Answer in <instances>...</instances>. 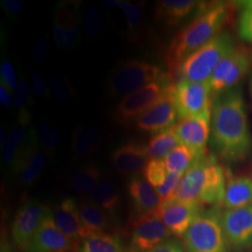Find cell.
Wrapping results in <instances>:
<instances>
[{"mask_svg":"<svg viewBox=\"0 0 252 252\" xmlns=\"http://www.w3.org/2000/svg\"><path fill=\"white\" fill-rule=\"evenodd\" d=\"M221 221L229 246L243 251L252 246V204L246 207L226 209Z\"/></svg>","mask_w":252,"mask_h":252,"instance_id":"14","label":"cell"},{"mask_svg":"<svg viewBox=\"0 0 252 252\" xmlns=\"http://www.w3.org/2000/svg\"><path fill=\"white\" fill-rule=\"evenodd\" d=\"M53 215L58 228L77 245L87 238L81 221L80 206L76 199L73 197L63 199L56 205Z\"/></svg>","mask_w":252,"mask_h":252,"instance_id":"19","label":"cell"},{"mask_svg":"<svg viewBox=\"0 0 252 252\" xmlns=\"http://www.w3.org/2000/svg\"><path fill=\"white\" fill-rule=\"evenodd\" d=\"M90 201L106 212L113 213L120 206L121 197L115 184L109 180H101L92 190Z\"/></svg>","mask_w":252,"mask_h":252,"instance_id":"29","label":"cell"},{"mask_svg":"<svg viewBox=\"0 0 252 252\" xmlns=\"http://www.w3.org/2000/svg\"><path fill=\"white\" fill-rule=\"evenodd\" d=\"M150 161L146 145L128 142L121 145L112 153L111 162L114 169L122 176L138 175Z\"/></svg>","mask_w":252,"mask_h":252,"instance_id":"20","label":"cell"},{"mask_svg":"<svg viewBox=\"0 0 252 252\" xmlns=\"http://www.w3.org/2000/svg\"><path fill=\"white\" fill-rule=\"evenodd\" d=\"M177 82L172 71L162 73L157 80L121 100L115 109V117L121 123L135 120L153 105L172 94Z\"/></svg>","mask_w":252,"mask_h":252,"instance_id":"6","label":"cell"},{"mask_svg":"<svg viewBox=\"0 0 252 252\" xmlns=\"http://www.w3.org/2000/svg\"><path fill=\"white\" fill-rule=\"evenodd\" d=\"M177 119L179 117L172 94L135 118L134 123L141 132L154 135L175 126Z\"/></svg>","mask_w":252,"mask_h":252,"instance_id":"17","label":"cell"},{"mask_svg":"<svg viewBox=\"0 0 252 252\" xmlns=\"http://www.w3.org/2000/svg\"><path fill=\"white\" fill-rule=\"evenodd\" d=\"M235 47L233 36L228 32L220 33L181 63L177 71L179 81L209 82L217 65Z\"/></svg>","mask_w":252,"mask_h":252,"instance_id":"4","label":"cell"},{"mask_svg":"<svg viewBox=\"0 0 252 252\" xmlns=\"http://www.w3.org/2000/svg\"><path fill=\"white\" fill-rule=\"evenodd\" d=\"M210 139L217 154L225 162H244L252 155V130L239 85L218 94L213 100Z\"/></svg>","mask_w":252,"mask_h":252,"instance_id":"1","label":"cell"},{"mask_svg":"<svg viewBox=\"0 0 252 252\" xmlns=\"http://www.w3.org/2000/svg\"><path fill=\"white\" fill-rule=\"evenodd\" d=\"M101 5L108 10L113 8H119L123 10L126 16V24L131 33H137L143 23L144 4L143 2H129L122 0H104Z\"/></svg>","mask_w":252,"mask_h":252,"instance_id":"30","label":"cell"},{"mask_svg":"<svg viewBox=\"0 0 252 252\" xmlns=\"http://www.w3.org/2000/svg\"><path fill=\"white\" fill-rule=\"evenodd\" d=\"M1 252H5V251L2 249V250H1Z\"/></svg>","mask_w":252,"mask_h":252,"instance_id":"49","label":"cell"},{"mask_svg":"<svg viewBox=\"0 0 252 252\" xmlns=\"http://www.w3.org/2000/svg\"><path fill=\"white\" fill-rule=\"evenodd\" d=\"M50 41L46 37L38 38L34 45L33 49V60L37 64H42L45 63L50 55Z\"/></svg>","mask_w":252,"mask_h":252,"instance_id":"42","label":"cell"},{"mask_svg":"<svg viewBox=\"0 0 252 252\" xmlns=\"http://www.w3.org/2000/svg\"><path fill=\"white\" fill-rule=\"evenodd\" d=\"M212 95L209 82L178 81L173 100L179 120L197 117L211 110Z\"/></svg>","mask_w":252,"mask_h":252,"instance_id":"8","label":"cell"},{"mask_svg":"<svg viewBox=\"0 0 252 252\" xmlns=\"http://www.w3.org/2000/svg\"><path fill=\"white\" fill-rule=\"evenodd\" d=\"M128 191L138 217L156 212L161 205V199L155 188L140 175L131 178Z\"/></svg>","mask_w":252,"mask_h":252,"instance_id":"21","label":"cell"},{"mask_svg":"<svg viewBox=\"0 0 252 252\" xmlns=\"http://www.w3.org/2000/svg\"><path fill=\"white\" fill-rule=\"evenodd\" d=\"M188 252H229L219 208L203 210L183 235Z\"/></svg>","mask_w":252,"mask_h":252,"instance_id":"5","label":"cell"},{"mask_svg":"<svg viewBox=\"0 0 252 252\" xmlns=\"http://www.w3.org/2000/svg\"><path fill=\"white\" fill-rule=\"evenodd\" d=\"M204 1L161 0L155 5V18L168 25L176 26L187 18L194 10L198 11Z\"/></svg>","mask_w":252,"mask_h":252,"instance_id":"22","label":"cell"},{"mask_svg":"<svg viewBox=\"0 0 252 252\" xmlns=\"http://www.w3.org/2000/svg\"><path fill=\"white\" fill-rule=\"evenodd\" d=\"M229 5L225 2L203 3L196 17L174 37L166 53V63L178 71L181 63L221 33L229 17Z\"/></svg>","mask_w":252,"mask_h":252,"instance_id":"2","label":"cell"},{"mask_svg":"<svg viewBox=\"0 0 252 252\" xmlns=\"http://www.w3.org/2000/svg\"><path fill=\"white\" fill-rule=\"evenodd\" d=\"M81 221L87 237L91 234L106 233L109 226L108 213L91 201H82L80 205Z\"/></svg>","mask_w":252,"mask_h":252,"instance_id":"25","label":"cell"},{"mask_svg":"<svg viewBox=\"0 0 252 252\" xmlns=\"http://www.w3.org/2000/svg\"><path fill=\"white\" fill-rule=\"evenodd\" d=\"M204 156H200L185 145L180 144L163 160L169 173L184 176V174Z\"/></svg>","mask_w":252,"mask_h":252,"instance_id":"28","label":"cell"},{"mask_svg":"<svg viewBox=\"0 0 252 252\" xmlns=\"http://www.w3.org/2000/svg\"><path fill=\"white\" fill-rule=\"evenodd\" d=\"M252 204V180L247 177L232 178L226 183L223 206L234 209Z\"/></svg>","mask_w":252,"mask_h":252,"instance_id":"24","label":"cell"},{"mask_svg":"<svg viewBox=\"0 0 252 252\" xmlns=\"http://www.w3.org/2000/svg\"><path fill=\"white\" fill-rule=\"evenodd\" d=\"M31 103V93L27 81L21 77L14 92L13 96V107L18 110V122L22 126L29 125L31 122V113L28 109V106Z\"/></svg>","mask_w":252,"mask_h":252,"instance_id":"34","label":"cell"},{"mask_svg":"<svg viewBox=\"0 0 252 252\" xmlns=\"http://www.w3.org/2000/svg\"><path fill=\"white\" fill-rule=\"evenodd\" d=\"M250 90H251V94H252V74L250 77Z\"/></svg>","mask_w":252,"mask_h":252,"instance_id":"47","label":"cell"},{"mask_svg":"<svg viewBox=\"0 0 252 252\" xmlns=\"http://www.w3.org/2000/svg\"><path fill=\"white\" fill-rule=\"evenodd\" d=\"M101 179V172L94 164L81 167L75 172L70 180L72 189L81 195L90 194Z\"/></svg>","mask_w":252,"mask_h":252,"instance_id":"32","label":"cell"},{"mask_svg":"<svg viewBox=\"0 0 252 252\" xmlns=\"http://www.w3.org/2000/svg\"><path fill=\"white\" fill-rule=\"evenodd\" d=\"M148 252H186L183 246L175 239H168Z\"/></svg>","mask_w":252,"mask_h":252,"instance_id":"43","label":"cell"},{"mask_svg":"<svg viewBox=\"0 0 252 252\" xmlns=\"http://www.w3.org/2000/svg\"><path fill=\"white\" fill-rule=\"evenodd\" d=\"M0 141H1V144H3V140L5 141V128L3 126H1V131H0Z\"/></svg>","mask_w":252,"mask_h":252,"instance_id":"46","label":"cell"},{"mask_svg":"<svg viewBox=\"0 0 252 252\" xmlns=\"http://www.w3.org/2000/svg\"><path fill=\"white\" fill-rule=\"evenodd\" d=\"M80 252H125L121 239L108 233L89 235L80 246Z\"/></svg>","mask_w":252,"mask_h":252,"instance_id":"31","label":"cell"},{"mask_svg":"<svg viewBox=\"0 0 252 252\" xmlns=\"http://www.w3.org/2000/svg\"><path fill=\"white\" fill-rule=\"evenodd\" d=\"M134 252V251H130V252Z\"/></svg>","mask_w":252,"mask_h":252,"instance_id":"50","label":"cell"},{"mask_svg":"<svg viewBox=\"0 0 252 252\" xmlns=\"http://www.w3.org/2000/svg\"><path fill=\"white\" fill-rule=\"evenodd\" d=\"M226 183L222 166L206 154L184 174L173 198L218 207L223 204Z\"/></svg>","mask_w":252,"mask_h":252,"instance_id":"3","label":"cell"},{"mask_svg":"<svg viewBox=\"0 0 252 252\" xmlns=\"http://www.w3.org/2000/svg\"><path fill=\"white\" fill-rule=\"evenodd\" d=\"M251 60H252V54H251Z\"/></svg>","mask_w":252,"mask_h":252,"instance_id":"48","label":"cell"},{"mask_svg":"<svg viewBox=\"0 0 252 252\" xmlns=\"http://www.w3.org/2000/svg\"><path fill=\"white\" fill-rule=\"evenodd\" d=\"M50 88L54 97L60 102H68L77 94L70 81L63 76L54 74L50 78Z\"/></svg>","mask_w":252,"mask_h":252,"instance_id":"36","label":"cell"},{"mask_svg":"<svg viewBox=\"0 0 252 252\" xmlns=\"http://www.w3.org/2000/svg\"><path fill=\"white\" fill-rule=\"evenodd\" d=\"M24 0H4L2 1V7L7 14L10 16H17L24 9Z\"/></svg>","mask_w":252,"mask_h":252,"instance_id":"44","label":"cell"},{"mask_svg":"<svg viewBox=\"0 0 252 252\" xmlns=\"http://www.w3.org/2000/svg\"><path fill=\"white\" fill-rule=\"evenodd\" d=\"M81 28L89 37L100 36L104 30V18L101 9L95 5H89L84 10Z\"/></svg>","mask_w":252,"mask_h":252,"instance_id":"35","label":"cell"},{"mask_svg":"<svg viewBox=\"0 0 252 252\" xmlns=\"http://www.w3.org/2000/svg\"><path fill=\"white\" fill-rule=\"evenodd\" d=\"M36 137L40 149L46 156L53 157L60 146V134L54 124L49 121H40L36 128Z\"/></svg>","mask_w":252,"mask_h":252,"instance_id":"33","label":"cell"},{"mask_svg":"<svg viewBox=\"0 0 252 252\" xmlns=\"http://www.w3.org/2000/svg\"><path fill=\"white\" fill-rule=\"evenodd\" d=\"M180 144L185 145L200 156L207 154V143L211 133V110L197 117L180 120L175 125Z\"/></svg>","mask_w":252,"mask_h":252,"instance_id":"16","label":"cell"},{"mask_svg":"<svg viewBox=\"0 0 252 252\" xmlns=\"http://www.w3.org/2000/svg\"></svg>","mask_w":252,"mask_h":252,"instance_id":"51","label":"cell"},{"mask_svg":"<svg viewBox=\"0 0 252 252\" xmlns=\"http://www.w3.org/2000/svg\"><path fill=\"white\" fill-rule=\"evenodd\" d=\"M0 103L4 108H9L13 104L10 91L2 84H0Z\"/></svg>","mask_w":252,"mask_h":252,"instance_id":"45","label":"cell"},{"mask_svg":"<svg viewBox=\"0 0 252 252\" xmlns=\"http://www.w3.org/2000/svg\"><path fill=\"white\" fill-rule=\"evenodd\" d=\"M102 139V134L97 126L81 125L76 127L71 140L73 155L78 159L89 158L99 151Z\"/></svg>","mask_w":252,"mask_h":252,"instance_id":"23","label":"cell"},{"mask_svg":"<svg viewBox=\"0 0 252 252\" xmlns=\"http://www.w3.org/2000/svg\"><path fill=\"white\" fill-rule=\"evenodd\" d=\"M171 233L157 212L138 217L132 234L131 246L135 252H148L169 239Z\"/></svg>","mask_w":252,"mask_h":252,"instance_id":"15","label":"cell"},{"mask_svg":"<svg viewBox=\"0 0 252 252\" xmlns=\"http://www.w3.org/2000/svg\"><path fill=\"white\" fill-rule=\"evenodd\" d=\"M31 82H32V91L36 98L43 99L49 96L50 91L42 73L38 71L33 73Z\"/></svg>","mask_w":252,"mask_h":252,"instance_id":"41","label":"cell"},{"mask_svg":"<svg viewBox=\"0 0 252 252\" xmlns=\"http://www.w3.org/2000/svg\"><path fill=\"white\" fill-rule=\"evenodd\" d=\"M78 245L58 228L48 208L27 252H74Z\"/></svg>","mask_w":252,"mask_h":252,"instance_id":"13","label":"cell"},{"mask_svg":"<svg viewBox=\"0 0 252 252\" xmlns=\"http://www.w3.org/2000/svg\"><path fill=\"white\" fill-rule=\"evenodd\" d=\"M45 165L46 154L38 145H36L15 173L18 175L19 182L24 186L34 184L44 170Z\"/></svg>","mask_w":252,"mask_h":252,"instance_id":"26","label":"cell"},{"mask_svg":"<svg viewBox=\"0 0 252 252\" xmlns=\"http://www.w3.org/2000/svg\"><path fill=\"white\" fill-rule=\"evenodd\" d=\"M252 63L251 56L243 49L234 48L217 65L209 84L213 95L238 86L240 81L249 72Z\"/></svg>","mask_w":252,"mask_h":252,"instance_id":"9","label":"cell"},{"mask_svg":"<svg viewBox=\"0 0 252 252\" xmlns=\"http://www.w3.org/2000/svg\"><path fill=\"white\" fill-rule=\"evenodd\" d=\"M162 74L153 63L139 59H128L118 63L109 74L107 89L110 96L128 95L158 79Z\"/></svg>","mask_w":252,"mask_h":252,"instance_id":"7","label":"cell"},{"mask_svg":"<svg viewBox=\"0 0 252 252\" xmlns=\"http://www.w3.org/2000/svg\"><path fill=\"white\" fill-rule=\"evenodd\" d=\"M48 208L36 199L27 200L19 207L12 221L11 235L21 250L27 252Z\"/></svg>","mask_w":252,"mask_h":252,"instance_id":"11","label":"cell"},{"mask_svg":"<svg viewBox=\"0 0 252 252\" xmlns=\"http://www.w3.org/2000/svg\"><path fill=\"white\" fill-rule=\"evenodd\" d=\"M0 84L4 85L10 92H15L17 88L19 81L16 70L13 64L8 60H4L0 65Z\"/></svg>","mask_w":252,"mask_h":252,"instance_id":"40","label":"cell"},{"mask_svg":"<svg viewBox=\"0 0 252 252\" xmlns=\"http://www.w3.org/2000/svg\"><path fill=\"white\" fill-rule=\"evenodd\" d=\"M174 126L154 134L150 138L146 145L150 160H163L175 148L180 145Z\"/></svg>","mask_w":252,"mask_h":252,"instance_id":"27","label":"cell"},{"mask_svg":"<svg viewBox=\"0 0 252 252\" xmlns=\"http://www.w3.org/2000/svg\"><path fill=\"white\" fill-rule=\"evenodd\" d=\"M240 3L241 9L237 22L238 35L245 42L252 43V0Z\"/></svg>","mask_w":252,"mask_h":252,"instance_id":"38","label":"cell"},{"mask_svg":"<svg viewBox=\"0 0 252 252\" xmlns=\"http://www.w3.org/2000/svg\"><path fill=\"white\" fill-rule=\"evenodd\" d=\"M181 175H178V174H173V173H169L167 176V179L164 181V183L161 185L160 187L156 188V191L159 195V197L161 199V203L166 201L167 199L171 198L177 189L180 186V181L182 180Z\"/></svg>","mask_w":252,"mask_h":252,"instance_id":"39","label":"cell"},{"mask_svg":"<svg viewBox=\"0 0 252 252\" xmlns=\"http://www.w3.org/2000/svg\"><path fill=\"white\" fill-rule=\"evenodd\" d=\"M79 1H60L57 4L53 25L55 44L61 51H69L77 45L80 37Z\"/></svg>","mask_w":252,"mask_h":252,"instance_id":"10","label":"cell"},{"mask_svg":"<svg viewBox=\"0 0 252 252\" xmlns=\"http://www.w3.org/2000/svg\"><path fill=\"white\" fill-rule=\"evenodd\" d=\"M203 211V206L194 202L167 199L157 209V214L171 234L183 236Z\"/></svg>","mask_w":252,"mask_h":252,"instance_id":"12","label":"cell"},{"mask_svg":"<svg viewBox=\"0 0 252 252\" xmlns=\"http://www.w3.org/2000/svg\"><path fill=\"white\" fill-rule=\"evenodd\" d=\"M36 145L38 142L35 130H26L23 127L15 128L2 144V160L16 173L21 163Z\"/></svg>","mask_w":252,"mask_h":252,"instance_id":"18","label":"cell"},{"mask_svg":"<svg viewBox=\"0 0 252 252\" xmlns=\"http://www.w3.org/2000/svg\"><path fill=\"white\" fill-rule=\"evenodd\" d=\"M142 174L145 179L156 189L164 183L169 172L166 168L164 160H150Z\"/></svg>","mask_w":252,"mask_h":252,"instance_id":"37","label":"cell"}]
</instances>
